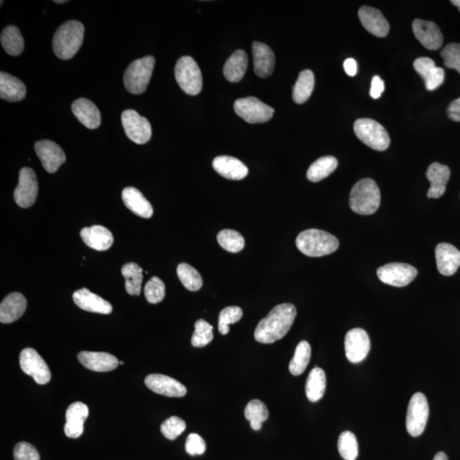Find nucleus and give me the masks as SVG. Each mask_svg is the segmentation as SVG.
<instances>
[{
    "instance_id": "1",
    "label": "nucleus",
    "mask_w": 460,
    "mask_h": 460,
    "mask_svg": "<svg viewBox=\"0 0 460 460\" xmlns=\"http://www.w3.org/2000/svg\"><path fill=\"white\" fill-rule=\"evenodd\" d=\"M297 309L294 304H281L272 309L256 326L254 337L262 344H272L284 338L293 326Z\"/></svg>"
},
{
    "instance_id": "2",
    "label": "nucleus",
    "mask_w": 460,
    "mask_h": 460,
    "mask_svg": "<svg viewBox=\"0 0 460 460\" xmlns=\"http://www.w3.org/2000/svg\"><path fill=\"white\" fill-rule=\"evenodd\" d=\"M85 26L78 21H69L59 26L53 37L52 47L61 60H69L76 55L81 47Z\"/></svg>"
},
{
    "instance_id": "3",
    "label": "nucleus",
    "mask_w": 460,
    "mask_h": 460,
    "mask_svg": "<svg viewBox=\"0 0 460 460\" xmlns=\"http://www.w3.org/2000/svg\"><path fill=\"white\" fill-rule=\"evenodd\" d=\"M296 246L301 253L312 258L329 255L337 251L339 241L333 234L311 229L301 232L296 239Z\"/></svg>"
},
{
    "instance_id": "4",
    "label": "nucleus",
    "mask_w": 460,
    "mask_h": 460,
    "mask_svg": "<svg viewBox=\"0 0 460 460\" xmlns=\"http://www.w3.org/2000/svg\"><path fill=\"white\" fill-rule=\"evenodd\" d=\"M381 194L377 183L371 179H364L353 186L349 194V206L357 214L371 215L378 211Z\"/></svg>"
},
{
    "instance_id": "5",
    "label": "nucleus",
    "mask_w": 460,
    "mask_h": 460,
    "mask_svg": "<svg viewBox=\"0 0 460 460\" xmlns=\"http://www.w3.org/2000/svg\"><path fill=\"white\" fill-rule=\"evenodd\" d=\"M156 59L147 56L134 61L129 65L124 74V84L126 89L131 94L139 95L147 90Z\"/></svg>"
},
{
    "instance_id": "6",
    "label": "nucleus",
    "mask_w": 460,
    "mask_h": 460,
    "mask_svg": "<svg viewBox=\"0 0 460 460\" xmlns=\"http://www.w3.org/2000/svg\"><path fill=\"white\" fill-rule=\"evenodd\" d=\"M354 131L362 143L377 151H384L391 144L390 136L386 128L374 119H356L354 123Z\"/></svg>"
},
{
    "instance_id": "7",
    "label": "nucleus",
    "mask_w": 460,
    "mask_h": 460,
    "mask_svg": "<svg viewBox=\"0 0 460 460\" xmlns=\"http://www.w3.org/2000/svg\"><path fill=\"white\" fill-rule=\"evenodd\" d=\"M176 81L186 94L196 96L202 90L201 71L191 56H183L178 61L175 68Z\"/></svg>"
},
{
    "instance_id": "8",
    "label": "nucleus",
    "mask_w": 460,
    "mask_h": 460,
    "mask_svg": "<svg viewBox=\"0 0 460 460\" xmlns=\"http://www.w3.org/2000/svg\"><path fill=\"white\" fill-rule=\"evenodd\" d=\"M430 409L427 398L423 393H415L411 398L406 414V431L414 437L422 434L426 427Z\"/></svg>"
},
{
    "instance_id": "9",
    "label": "nucleus",
    "mask_w": 460,
    "mask_h": 460,
    "mask_svg": "<svg viewBox=\"0 0 460 460\" xmlns=\"http://www.w3.org/2000/svg\"><path fill=\"white\" fill-rule=\"evenodd\" d=\"M234 111L250 124L265 123L273 118L275 109L254 96L245 97L234 101Z\"/></svg>"
},
{
    "instance_id": "10",
    "label": "nucleus",
    "mask_w": 460,
    "mask_h": 460,
    "mask_svg": "<svg viewBox=\"0 0 460 460\" xmlns=\"http://www.w3.org/2000/svg\"><path fill=\"white\" fill-rule=\"evenodd\" d=\"M121 122L128 139L134 143L145 144L151 139V125L135 110H125L121 114Z\"/></svg>"
},
{
    "instance_id": "11",
    "label": "nucleus",
    "mask_w": 460,
    "mask_h": 460,
    "mask_svg": "<svg viewBox=\"0 0 460 460\" xmlns=\"http://www.w3.org/2000/svg\"><path fill=\"white\" fill-rule=\"evenodd\" d=\"M377 275L384 284L404 287L410 284L418 276L417 269L404 263H391L378 269Z\"/></svg>"
},
{
    "instance_id": "12",
    "label": "nucleus",
    "mask_w": 460,
    "mask_h": 460,
    "mask_svg": "<svg viewBox=\"0 0 460 460\" xmlns=\"http://www.w3.org/2000/svg\"><path fill=\"white\" fill-rule=\"evenodd\" d=\"M20 366L26 374L32 376L39 384L50 382L51 374L45 360L32 348L24 349L20 354Z\"/></svg>"
},
{
    "instance_id": "13",
    "label": "nucleus",
    "mask_w": 460,
    "mask_h": 460,
    "mask_svg": "<svg viewBox=\"0 0 460 460\" xmlns=\"http://www.w3.org/2000/svg\"><path fill=\"white\" fill-rule=\"evenodd\" d=\"M38 192L39 184L35 172L29 167H24L20 171L19 184L14 192L16 204L21 208L32 206L36 201Z\"/></svg>"
},
{
    "instance_id": "14",
    "label": "nucleus",
    "mask_w": 460,
    "mask_h": 460,
    "mask_svg": "<svg viewBox=\"0 0 460 460\" xmlns=\"http://www.w3.org/2000/svg\"><path fill=\"white\" fill-rule=\"evenodd\" d=\"M370 348L369 336L364 329H351L345 336V355L352 364H359L364 361L368 356Z\"/></svg>"
},
{
    "instance_id": "15",
    "label": "nucleus",
    "mask_w": 460,
    "mask_h": 460,
    "mask_svg": "<svg viewBox=\"0 0 460 460\" xmlns=\"http://www.w3.org/2000/svg\"><path fill=\"white\" fill-rule=\"evenodd\" d=\"M34 149L43 167L49 174H54L66 161V154L64 150L54 141H39L35 144Z\"/></svg>"
},
{
    "instance_id": "16",
    "label": "nucleus",
    "mask_w": 460,
    "mask_h": 460,
    "mask_svg": "<svg viewBox=\"0 0 460 460\" xmlns=\"http://www.w3.org/2000/svg\"><path fill=\"white\" fill-rule=\"evenodd\" d=\"M413 31L416 39L430 51H436L444 44V36L435 23L431 21L415 19Z\"/></svg>"
},
{
    "instance_id": "17",
    "label": "nucleus",
    "mask_w": 460,
    "mask_h": 460,
    "mask_svg": "<svg viewBox=\"0 0 460 460\" xmlns=\"http://www.w3.org/2000/svg\"><path fill=\"white\" fill-rule=\"evenodd\" d=\"M145 384L149 390L159 395L169 397H183L187 394V389L174 379L163 374H150L145 379Z\"/></svg>"
},
{
    "instance_id": "18",
    "label": "nucleus",
    "mask_w": 460,
    "mask_h": 460,
    "mask_svg": "<svg viewBox=\"0 0 460 460\" xmlns=\"http://www.w3.org/2000/svg\"><path fill=\"white\" fill-rule=\"evenodd\" d=\"M358 16L362 26L374 36L384 38L390 32V24L378 9L362 6L358 11Z\"/></svg>"
},
{
    "instance_id": "19",
    "label": "nucleus",
    "mask_w": 460,
    "mask_h": 460,
    "mask_svg": "<svg viewBox=\"0 0 460 460\" xmlns=\"http://www.w3.org/2000/svg\"><path fill=\"white\" fill-rule=\"evenodd\" d=\"M435 251L438 271L445 276L454 275L460 266V251L449 243H440Z\"/></svg>"
},
{
    "instance_id": "20",
    "label": "nucleus",
    "mask_w": 460,
    "mask_h": 460,
    "mask_svg": "<svg viewBox=\"0 0 460 460\" xmlns=\"http://www.w3.org/2000/svg\"><path fill=\"white\" fill-rule=\"evenodd\" d=\"M414 68L426 83L428 91H434L444 82V69L438 68L435 61L429 57H419L414 61Z\"/></svg>"
},
{
    "instance_id": "21",
    "label": "nucleus",
    "mask_w": 460,
    "mask_h": 460,
    "mask_svg": "<svg viewBox=\"0 0 460 460\" xmlns=\"http://www.w3.org/2000/svg\"><path fill=\"white\" fill-rule=\"evenodd\" d=\"M73 300L79 308L92 313L109 315L112 313L113 306L107 300L91 293L89 289H82L74 291Z\"/></svg>"
},
{
    "instance_id": "22",
    "label": "nucleus",
    "mask_w": 460,
    "mask_h": 460,
    "mask_svg": "<svg viewBox=\"0 0 460 460\" xmlns=\"http://www.w3.org/2000/svg\"><path fill=\"white\" fill-rule=\"evenodd\" d=\"M89 415L87 405L81 401L74 402L66 412L64 432L69 438H79L83 434L84 424Z\"/></svg>"
},
{
    "instance_id": "23",
    "label": "nucleus",
    "mask_w": 460,
    "mask_h": 460,
    "mask_svg": "<svg viewBox=\"0 0 460 460\" xmlns=\"http://www.w3.org/2000/svg\"><path fill=\"white\" fill-rule=\"evenodd\" d=\"M78 359L87 369L99 373L113 371L119 364L116 357L105 352L82 351L79 354Z\"/></svg>"
},
{
    "instance_id": "24",
    "label": "nucleus",
    "mask_w": 460,
    "mask_h": 460,
    "mask_svg": "<svg viewBox=\"0 0 460 460\" xmlns=\"http://www.w3.org/2000/svg\"><path fill=\"white\" fill-rule=\"evenodd\" d=\"M253 55L255 74L263 79L271 76L276 65V56L271 47L255 41L253 44Z\"/></svg>"
},
{
    "instance_id": "25",
    "label": "nucleus",
    "mask_w": 460,
    "mask_h": 460,
    "mask_svg": "<svg viewBox=\"0 0 460 460\" xmlns=\"http://www.w3.org/2000/svg\"><path fill=\"white\" fill-rule=\"evenodd\" d=\"M450 175L449 167L440 163H432L428 167L426 178L431 183V188L427 193L428 198L438 199L444 196Z\"/></svg>"
},
{
    "instance_id": "26",
    "label": "nucleus",
    "mask_w": 460,
    "mask_h": 460,
    "mask_svg": "<svg viewBox=\"0 0 460 460\" xmlns=\"http://www.w3.org/2000/svg\"><path fill=\"white\" fill-rule=\"evenodd\" d=\"M212 166L220 176L229 180L239 181L249 174V168L244 163L231 156H223L214 159Z\"/></svg>"
},
{
    "instance_id": "27",
    "label": "nucleus",
    "mask_w": 460,
    "mask_h": 460,
    "mask_svg": "<svg viewBox=\"0 0 460 460\" xmlns=\"http://www.w3.org/2000/svg\"><path fill=\"white\" fill-rule=\"evenodd\" d=\"M72 111L79 121L88 128L96 129L101 125V114L96 104L86 99L75 100L71 106Z\"/></svg>"
},
{
    "instance_id": "28",
    "label": "nucleus",
    "mask_w": 460,
    "mask_h": 460,
    "mask_svg": "<svg viewBox=\"0 0 460 460\" xmlns=\"http://www.w3.org/2000/svg\"><path fill=\"white\" fill-rule=\"evenodd\" d=\"M81 237L86 245L96 251H107L114 243L113 234L101 225L82 229Z\"/></svg>"
},
{
    "instance_id": "29",
    "label": "nucleus",
    "mask_w": 460,
    "mask_h": 460,
    "mask_svg": "<svg viewBox=\"0 0 460 460\" xmlns=\"http://www.w3.org/2000/svg\"><path fill=\"white\" fill-rule=\"evenodd\" d=\"M26 309V300L23 294H9L0 305V321L4 324L14 322L23 316Z\"/></svg>"
},
{
    "instance_id": "30",
    "label": "nucleus",
    "mask_w": 460,
    "mask_h": 460,
    "mask_svg": "<svg viewBox=\"0 0 460 460\" xmlns=\"http://www.w3.org/2000/svg\"><path fill=\"white\" fill-rule=\"evenodd\" d=\"M122 200L128 209L141 218L150 219L153 216L152 205L138 189L134 187L124 189Z\"/></svg>"
},
{
    "instance_id": "31",
    "label": "nucleus",
    "mask_w": 460,
    "mask_h": 460,
    "mask_svg": "<svg viewBox=\"0 0 460 460\" xmlns=\"http://www.w3.org/2000/svg\"><path fill=\"white\" fill-rule=\"evenodd\" d=\"M26 94V86L23 81L11 74L0 73V97L8 101H19L24 99Z\"/></svg>"
},
{
    "instance_id": "32",
    "label": "nucleus",
    "mask_w": 460,
    "mask_h": 460,
    "mask_svg": "<svg viewBox=\"0 0 460 460\" xmlns=\"http://www.w3.org/2000/svg\"><path fill=\"white\" fill-rule=\"evenodd\" d=\"M249 65V56L246 51L238 50L225 63L224 74L227 81L231 83L241 81L246 74Z\"/></svg>"
},
{
    "instance_id": "33",
    "label": "nucleus",
    "mask_w": 460,
    "mask_h": 460,
    "mask_svg": "<svg viewBox=\"0 0 460 460\" xmlns=\"http://www.w3.org/2000/svg\"><path fill=\"white\" fill-rule=\"evenodd\" d=\"M326 386L325 371L315 366L309 374L305 392L309 401L316 402L324 396Z\"/></svg>"
},
{
    "instance_id": "34",
    "label": "nucleus",
    "mask_w": 460,
    "mask_h": 460,
    "mask_svg": "<svg viewBox=\"0 0 460 460\" xmlns=\"http://www.w3.org/2000/svg\"><path fill=\"white\" fill-rule=\"evenodd\" d=\"M339 162L334 156H324L312 164L307 171V179L313 183L320 182L337 169Z\"/></svg>"
},
{
    "instance_id": "35",
    "label": "nucleus",
    "mask_w": 460,
    "mask_h": 460,
    "mask_svg": "<svg viewBox=\"0 0 460 460\" xmlns=\"http://www.w3.org/2000/svg\"><path fill=\"white\" fill-rule=\"evenodd\" d=\"M314 86H315V76L311 70H304L299 75L293 90V99L296 104H303L311 97Z\"/></svg>"
},
{
    "instance_id": "36",
    "label": "nucleus",
    "mask_w": 460,
    "mask_h": 460,
    "mask_svg": "<svg viewBox=\"0 0 460 460\" xmlns=\"http://www.w3.org/2000/svg\"><path fill=\"white\" fill-rule=\"evenodd\" d=\"M1 45L9 55L19 56L24 50V39L15 26H8L1 33Z\"/></svg>"
},
{
    "instance_id": "37",
    "label": "nucleus",
    "mask_w": 460,
    "mask_h": 460,
    "mask_svg": "<svg viewBox=\"0 0 460 460\" xmlns=\"http://www.w3.org/2000/svg\"><path fill=\"white\" fill-rule=\"evenodd\" d=\"M121 273L126 280L127 293L130 295H140L144 277L143 269L138 264L129 263L124 265Z\"/></svg>"
},
{
    "instance_id": "38",
    "label": "nucleus",
    "mask_w": 460,
    "mask_h": 460,
    "mask_svg": "<svg viewBox=\"0 0 460 460\" xmlns=\"http://www.w3.org/2000/svg\"><path fill=\"white\" fill-rule=\"evenodd\" d=\"M245 417L251 424L254 431H259L262 424L269 418L266 405L260 400H251L245 409Z\"/></svg>"
},
{
    "instance_id": "39",
    "label": "nucleus",
    "mask_w": 460,
    "mask_h": 460,
    "mask_svg": "<svg viewBox=\"0 0 460 460\" xmlns=\"http://www.w3.org/2000/svg\"><path fill=\"white\" fill-rule=\"evenodd\" d=\"M311 357V345L307 341H301L295 349L293 359L289 364L290 373L294 376L302 374L306 369Z\"/></svg>"
},
{
    "instance_id": "40",
    "label": "nucleus",
    "mask_w": 460,
    "mask_h": 460,
    "mask_svg": "<svg viewBox=\"0 0 460 460\" xmlns=\"http://www.w3.org/2000/svg\"><path fill=\"white\" fill-rule=\"evenodd\" d=\"M176 273L181 282L189 291H196L203 285L202 277L196 269L188 264H180L176 269Z\"/></svg>"
},
{
    "instance_id": "41",
    "label": "nucleus",
    "mask_w": 460,
    "mask_h": 460,
    "mask_svg": "<svg viewBox=\"0 0 460 460\" xmlns=\"http://www.w3.org/2000/svg\"><path fill=\"white\" fill-rule=\"evenodd\" d=\"M219 245L229 253H240L244 249L245 239L236 230L224 229L218 234Z\"/></svg>"
},
{
    "instance_id": "42",
    "label": "nucleus",
    "mask_w": 460,
    "mask_h": 460,
    "mask_svg": "<svg viewBox=\"0 0 460 460\" xmlns=\"http://www.w3.org/2000/svg\"><path fill=\"white\" fill-rule=\"evenodd\" d=\"M194 329L191 339L194 347H205L214 339V326L205 320H198L194 324Z\"/></svg>"
},
{
    "instance_id": "43",
    "label": "nucleus",
    "mask_w": 460,
    "mask_h": 460,
    "mask_svg": "<svg viewBox=\"0 0 460 460\" xmlns=\"http://www.w3.org/2000/svg\"><path fill=\"white\" fill-rule=\"evenodd\" d=\"M339 452L345 460H356L358 456L356 437L351 431H344L339 437Z\"/></svg>"
},
{
    "instance_id": "44",
    "label": "nucleus",
    "mask_w": 460,
    "mask_h": 460,
    "mask_svg": "<svg viewBox=\"0 0 460 460\" xmlns=\"http://www.w3.org/2000/svg\"><path fill=\"white\" fill-rule=\"evenodd\" d=\"M243 311L240 307H226L220 312L219 316V331L221 334L226 335L229 331V325L241 319Z\"/></svg>"
},
{
    "instance_id": "45",
    "label": "nucleus",
    "mask_w": 460,
    "mask_h": 460,
    "mask_svg": "<svg viewBox=\"0 0 460 460\" xmlns=\"http://www.w3.org/2000/svg\"><path fill=\"white\" fill-rule=\"evenodd\" d=\"M144 294L149 303L153 304L161 303L166 295L165 284L160 278L154 276L145 285Z\"/></svg>"
},
{
    "instance_id": "46",
    "label": "nucleus",
    "mask_w": 460,
    "mask_h": 460,
    "mask_svg": "<svg viewBox=\"0 0 460 460\" xmlns=\"http://www.w3.org/2000/svg\"><path fill=\"white\" fill-rule=\"evenodd\" d=\"M186 423L184 420L172 416L163 422L161 426V431L164 436L168 440L174 441L176 439L185 431Z\"/></svg>"
},
{
    "instance_id": "47",
    "label": "nucleus",
    "mask_w": 460,
    "mask_h": 460,
    "mask_svg": "<svg viewBox=\"0 0 460 460\" xmlns=\"http://www.w3.org/2000/svg\"><path fill=\"white\" fill-rule=\"evenodd\" d=\"M441 56L446 68L457 70L460 74V44H449L441 51Z\"/></svg>"
},
{
    "instance_id": "48",
    "label": "nucleus",
    "mask_w": 460,
    "mask_h": 460,
    "mask_svg": "<svg viewBox=\"0 0 460 460\" xmlns=\"http://www.w3.org/2000/svg\"><path fill=\"white\" fill-rule=\"evenodd\" d=\"M15 460H39V454L33 445L21 441L17 444L14 449Z\"/></svg>"
},
{
    "instance_id": "49",
    "label": "nucleus",
    "mask_w": 460,
    "mask_h": 460,
    "mask_svg": "<svg viewBox=\"0 0 460 460\" xmlns=\"http://www.w3.org/2000/svg\"><path fill=\"white\" fill-rule=\"evenodd\" d=\"M206 448V446L204 439L201 436L196 434V433H191L188 436L187 440H186V452L191 455V456L204 454Z\"/></svg>"
},
{
    "instance_id": "50",
    "label": "nucleus",
    "mask_w": 460,
    "mask_h": 460,
    "mask_svg": "<svg viewBox=\"0 0 460 460\" xmlns=\"http://www.w3.org/2000/svg\"><path fill=\"white\" fill-rule=\"evenodd\" d=\"M384 91V83L383 79L375 75L371 81L370 95L373 97L374 99H379L382 95V92Z\"/></svg>"
},
{
    "instance_id": "51",
    "label": "nucleus",
    "mask_w": 460,
    "mask_h": 460,
    "mask_svg": "<svg viewBox=\"0 0 460 460\" xmlns=\"http://www.w3.org/2000/svg\"><path fill=\"white\" fill-rule=\"evenodd\" d=\"M446 114L451 121L460 122V97L449 104Z\"/></svg>"
},
{
    "instance_id": "52",
    "label": "nucleus",
    "mask_w": 460,
    "mask_h": 460,
    "mask_svg": "<svg viewBox=\"0 0 460 460\" xmlns=\"http://www.w3.org/2000/svg\"><path fill=\"white\" fill-rule=\"evenodd\" d=\"M344 68L345 73H346L349 76L353 77L357 73V64L356 61L353 59H348L345 60L344 64Z\"/></svg>"
},
{
    "instance_id": "53",
    "label": "nucleus",
    "mask_w": 460,
    "mask_h": 460,
    "mask_svg": "<svg viewBox=\"0 0 460 460\" xmlns=\"http://www.w3.org/2000/svg\"><path fill=\"white\" fill-rule=\"evenodd\" d=\"M433 460H449L448 457L444 452L437 453Z\"/></svg>"
},
{
    "instance_id": "54",
    "label": "nucleus",
    "mask_w": 460,
    "mask_h": 460,
    "mask_svg": "<svg viewBox=\"0 0 460 460\" xmlns=\"http://www.w3.org/2000/svg\"><path fill=\"white\" fill-rule=\"evenodd\" d=\"M450 2L452 3L454 6H457L460 11V0H451Z\"/></svg>"
},
{
    "instance_id": "55",
    "label": "nucleus",
    "mask_w": 460,
    "mask_h": 460,
    "mask_svg": "<svg viewBox=\"0 0 460 460\" xmlns=\"http://www.w3.org/2000/svg\"><path fill=\"white\" fill-rule=\"evenodd\" d=\"M54 2L56 4H65V3H67L68 1H66V0H63V1H59V0H55Z\"/></svg>"
},
{
    "instance_id": "56",
    "label": "nucleus",
    "mask_w": 460,
    "mask_h": 460,
    "mask_svg": "<svg viewBox=\"0 0 460 460\" xmlns=\"http://www.w3.org/2000/svg\"><path fill=\"white\" fill-rule=\"evenodd\" d=\"M119 364L123 365L124 362L123 361H119Z\"/></svg>"
}]
</instances>
